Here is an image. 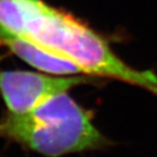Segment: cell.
Returning a JSON list of instances; mask_svg holds the SVG:
<instances>
[{
    "label": "cell",
    "instance_id": "cell-1",
    "mask_svg": "<svg viewBox=\"0 0 157 157\" xmlns=\"http://www.w3.org/2000/svg\"><path fill=\"white\" fill-rule=\"evenodd\" d=\"M0 25L73 62L85 75L118 80L157 97L154 72L125 63L91 26L44 0H0Z\"/></svg>",
    "mask_w": 157,
    "mask_h": 157
},
{
    "label": "cell",
    "instance_id": "cell-2",
    "mask_svg": "<svg viewBox=\"0 0 157 157\" xmlns=\"http://www.w3.org/2000/svg\"><path fill=\"white\" fill-rule=\"evenodd\" d=\"M0 137L46 157L103 150L111 141L93 122V113L68 93L25 113L0 118Z\"/></svg>",
    "mask_w": 157,
    "mask_h": 157
},
{
    "label": "cell",
    "instance_id": "cell-3",
    "mask_svg": "<svg viewBox=\"0 0 157 157\" xmlns=\"http://www.w3.org/2000/svg\"><path fill=\"white\" fill-rule=\"evenodd\" d=\"M88 75H55L44 72L0 70V95L10 113H25L50 98L90 82Z\"/></svg>",
    "mask_w": 157,
    "mask_h": 157
},
{
    "label": "cell",
    "instance_id": "cell-4",
    "mask_svg": "<svg viewBox=\"0 0 157 157\" xmlns=\"http://www.w3.org/2000/svg\"><path fill=\"white\" fill-rule=\"evenodd\" d=\"M0 47L7 48L38 71L55 75H85L82 69L43 47L20 37L0 25Z\"/></svg>",
    "mask_w": 157,
    "mask_h": 157
}]
</instances>
